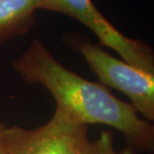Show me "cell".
<instances>
[{
  "instance_id": "cell-1",
  "label": "cell",
  "mask_w": 154,
  "mask_h": 154,
  "mask_svg": "<svg viewBox=\"0 0 154 154\" xmlns=\"http://www.w3.org/2000/svg\"><path fill=\"white\" fill-rule=\"evenodd\" d=\"M12 68L25 83L44 87L53 97L55 109L75 122L111 127L121 133L133 151L154 154V124L141 119L131 104L114 96L109 88L62 65L41 40L34 39L12 62Z\"/></svg>"
},
{
  "instance_id": "cell-2",
  "label": "cell",
  "mask_w": 154,
  "mask_h": 154,
  "mask_svg": "<svg viewBox=\"0 0 154 154\" xmlns=\"http://www.w3.org/2000/svg\"><path fill=\"white\" fill-rule=\"evenodd\" d=\"M65 41L82 55L100 83L126 96L140 117L154 124L153 74L113 57L99 44L79 34H68Z\"/></svg>"
},
{
  "instance_id": "cell-3",
  "label": "cell",
  "mask_w": 154,
  "mask_h": 154,
  "mask_svg": "<svg viewBox=\"0 0 154 154\" xmlns=\"http://www.w3.org/2000/svg\"><path fill=\"white\" fill-rule=\"evenodd\" d=\"M38 10L66 15L96 35L103 48L113 50L122 61L154 75V50L149 44L133 39L116 29L93 0H38Z\"/></svg>"
},
{
  "instance_id": "cell-4",
  "label": "cell",
  "mask_w": 154,
  "mask_h": 154,
  "mask_svg": "<svg viewBox=\"0 0 154 154\" xmlns=\"http://www.w3.org/2000/svg\"><path fill=\"white\" fill-rule=\"evenodd\" d=\"M7 154H83L88 146V126L54 111L50 120L35 128L6 126Z\"/></svg>"
},
{
  "instance_id": "cell-5",
  "label": "cell",
  "mask_w": 154,
  "mask_h": 154,
  "mask_svg": "<svg viewBox=\"0 0 154 154\" xmlns=\"http://www.w3.org/2000/svg\"><path fill=\"white\" fill-rule=\"evenodd\" d=\"M38 0H0V47L28 33L35 25Z\"/></svg>"
},
{
  "instance_id": "cell-6",
  "label": "cell",
  "mask_w": 154,
  "mask_h": 154,
  "mask_svg": "<svg viewBox=\"0 0 154 154\" xmlns=\"http://www.w3.org/2000/svg\"><path fill=\"white\" fill-rule=\"evenodd\" d=\"M83 154H136V152L127 146L116 149L114 146L113 133L103 130L97 138L90 140Z\"/></svg>"
},
{
  "instance_id": "cell-7",
  "label": "cell",
  "mask_w": 154,
  "mask_h": 154,
  "mask_svg": "<svg viewBox=\"0 0 154 154\" xmlns=\"http://www.w3.org/2000/svg\"><path fill=\"white\" fill-rule=\"evenodd\" d=\"M5 128L6 125L0 123V154H7V146L5 139Z\"/></svg>"
}]
</instances>
